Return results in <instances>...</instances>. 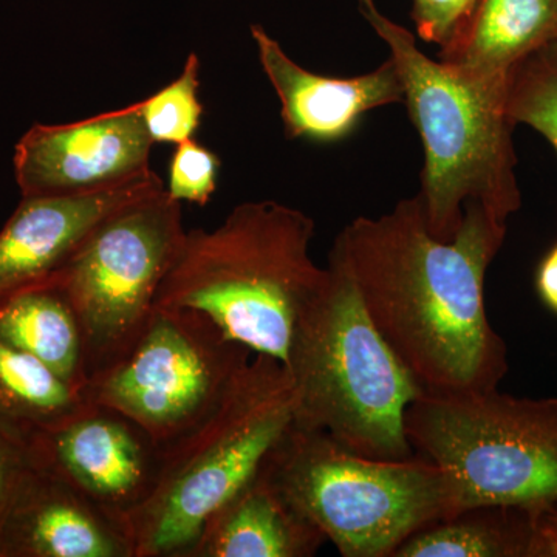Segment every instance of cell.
I'll use <instances>...</instances> for the list:
<instances>
[{"mask_svg": "<svg viewBox=\"0 0 557 557\" xmlns=\"http://www.w3.org/2000/svg\"><path fill=\"white\" fill-rule=\"evenodd\" d=\"M507 236L479 205L453 240L432 236L417 196L379 218H357L330 259L354 281L376 330L428 394L496 391L508 348L487 318L485 278Z\"/></svg>", "mask_w": 557, "mask_h": 557, "instance_id": "cell-1", "label": "cell"}, {"mask_svg": "<svg viewBox=\"0 0 557 557\" xmlns=\"http://www.w3.org/2000/svg\"><path fill=\"white\" fill-rule=\"evenodd\" d=\"M314 230L299 209L245 201L218 228L186 231L156 306L197 311L226 338L285 364L300 314L327 277L311 259Z\"/></svg>", "mask_w": 557, "mask_h": 557, "instance_id": "cell-2", "label": "cell"}, {"mask_svg": "<svg viewBox=\"0 0 557 557\" xmlns=\"http://www.w3.org/2000/svg\"><path fill=\"white\" fill-rule=\"evenodd\" d=\"M359 3L391 51L405 87L403 104L420 135L424 163L417 197L432 236L453 240L469 205L507 223L522 205L508 81L460 78L418 49L412 33L384 16L373 0Z\"/></svg>", "mask_w": 557, "mask_h": 557, "instance_id": "cell-3", "label": "cell"}, {"mask_svg": "<svg viewBox=\"0 0 557 557\" xmlns=\"http://www.w3.org/2000/svg\"><path fill=\"white\" fill-rule=\"evenodd\" d=\"M284 366L295 394V426L325 432L358 456H416L405 421L423 388L381 336L336 260L329 258L327 277L300 314Z\"/></svg>", "mask_w": 557, "mask_h": 557, "instance_id": "cell-4", "label": "cell"}, {"mask_svg": "<svg viewBox=\"0 0 557 557\" xmlns=\"http://www.w3.org/2000/svg\"><path fill=\"white\" fill-rule=\"evenodd\" d=\"M293 403L284 362L252 355L219 405L160 449L156 485L123 523L132 557H189L211 516L287 434Z\"/></svg>", "mask_w": 557, "mask_h": 557, "instance_id": "cell-5", "label": "cell"}, {"mask_svg": "<svg viewBox=\"0 0 557 557\" xmlns=\"http://www.w3.org/2000/svg\"><path fill=\"white\" fill-rule=\"evenodd\" d=\"M344 557H392L417 531L456 515L445 471L421 456H358L292 424L262 467Z\"/></svg>", "mask_w": 557, "mask_h": 557, "instance_id": "cell-6", "label": "cell"}, {"mask_svg": "<svg viewBox=\"0 0 557 557\" xmlns=\"http://www.w3.org/2000/svg\"><path fill=\"white\" fill-rule=\"evenodd\" d=\"M405 424L413 453L445 471L457 512L557 504V398L423 392Z\"/></svg>", "mask_w": 557, "mask_h": 557, "instance_id": "cell-7", "label": "cell"}, {"mask_svg": "<svg viewBox=\"0 0 557 557\" xmlns=\"http://www.w3.org/2000/svg\"><path fill=\"white\" fill-rule=\"evenodd\" d=\"M185 233L182 203L164 188L106 219L58 274L78 321L89 381L145 332Z\"/></svg>", "mask_w": 557, "mask_h": 557, "instance_id": "cell-8", "label": "cell"}, {"mask_svg": "<svg viewBox=\"0 0 557 557\" xmlns=\"http://www.w3.org/2000/svg\"><path fill=\"white\" fill-rule=\"evenodd\" d=\"M252 355L203 314L156 306L135 346L84 397L129 418L163 449L219 405Z\"/></svg>", "mask_w": 557, "mask_h": 557, "instance_id": "cell-9", "label": "cell"}, {"mask_svg": "<svg viewBox=\"0 0 557 557\" xmlns=\"http://www.w3.org/2000/svg\"><path fill=\"white\" fill-rule=\"evenodd\" d=\"M156 143L138 102L69 124H35L14 148L22 197L100 193L150 171Z\"/></svg>", "mask_w": 557, "mask_h": 557, "instance_id": "cell-10", "label": "cell"}, {"mask_svg": "<svg viewBox=\"0 0 557 557\" xmlns=\"http://www.w3.org/2000/svg\"><path fill=\"white\" fill-rule=\"evenodd\" d=\"M30 458L121 527L148 498L160 469V448L145 431L115 410L91 403L40 438Z\"/></svg>", "mask_w": 557, "mask_h": 557, "instance_id": "cell-11", "label": "cell"}, {"mask_svg": "<svg viewBox=\"0 0 557 557\" xmlns=\"http://www.w3.org/2000/svg\"><path fill=\"white\" fill-rule=\"evenodd\" d=\"M164 188L149 171L100 193L22 197L0 231V300L57 277L106 219Z\"/></svg>", "mask_w": 557, "mask_h": 557, "instance_id": "cell-12", "label": "cell"}, {"mask_svg": "<svg viewBox=\"0 0 557 557\" xmlns=\"http://www.w3.org/2000/svg\"><path fill=\"white\" fill-rule=\"evenodd\" d=\"M251 38L263 73L281 101L289 139L341 141L372 110L405 102V87L391 57L364 75L332 78L296 64L262 25H252Z\"/></svg>", "mask_w": 557, "mask_h": 557, "instance_id": "cell-13", "label": "cell"}, {"mask_svg": "<svg viewBox=\"0 0 557 557\" xmlns=\"http://www.w3.org/2000/svg\"><path fill=\"white\" fill-rule=\"evenodd\" d=\"M0 557H132V548L116 520L33 465L0 523Z\"/></svg>", "mask_w": 557, "mask_h": 557, "instance_id": "cell-14", "label": "cell"}, {"mask_svg": "<svg viewBox=\"0 0 557 557\" xmlns=\"http://www.w3.org/2000/svg\"><path fill=\"white\" fill-rule=\"evenodd\" d=\"M325 542L260 468L211 516L189 557H311Z\"/></svg>", "mask_w": 557, "mask_h": 557, "instance_id": "cell-15", "label": "cell"}, {"mask_svg": "<svg viewBox=\"0 0 557 557\" xmlns=\"http://www.w3.org/2000/svg\"><path fill=\"white\" fill-rule=\"evenodd\" d=\"M557 40V0H478L440 62L460 78L507 83L531 53Z\"/></svg>", "mask_w": 557, "mask_h": 557, "instance_id": "cell-16", "label": "cell"}, {"mask_svg": "<svg viewBox=\"0 0 557 557\" xmlns=\"http://www.w3.org/2000/svg\"><path fill=\"white\" fill-rule=\"evenodd\" d=\"M0 339L39 359L84 394L89 379L83 336L57 277L0 300Z\"/></svg>", "mask_w": 557, "mask_h": 557, "instance_id": "cell-17", "label": "cell"}, {"mask_svg": "<svg viewBox=\"0 0 557 557\" xmlns=\"http://www.w3.org/2000/svg\"><path fill=\"white\" fill-rule=\"evenodd\" d=\"M89 405L39 359L0 339V435L28 450Z\"/></svg>", "mask_w": 557, "mask_h": 557, "instance_id": "cell-18", "label": "cell"}, {"mask_svg": "<svg viewBox=\"0 0 557 557\" xmlns=\"http://www.w3.org/2000/svg\"><path fill=\"white\" fill-rule=\"evenodd\" d=\"M536 522L534 509L468 508L417 531L392 557H536Z\"/></svg>", "mask_w": 557, "mask_h": 557, "instance_id": "cell-19", "label": "cell"}, {"mask_svg": "<svg viewBox=\"0 0 557 557\" xmlns=\"http://www.w3.org/2000/svg\"><path fill=\"white\" fill-rule=\"evenodd\" d=\"M507 109L515 126L525 124L536 131L557 153V40L511 70Z\"/></svg>", "mask_w": 557, "mask_h": 557, "instance_id": "cell-20", "label": "cell"}, {"mask_svg": "<svg viewBox=\"0 0 557 557\" xmlns=\"http://www.w3.org/2000/svg\"><path fill=\"white\" fill-rule=\"evenodd\" d=\"M199 91L200 58L190 53L177 79L138 102L153 143L177 146L196 137L205 112Z\"/></svg>", "mask_w": 557, "mask_h": 557, "instance_id": "cell-21", "label": "cell"}, {"mask_svg": "<svg viewBox=\"0 0 557 557\" xmlns=\"http://www.w3.org/2000/svg\"><path fill=\"white\" fill-rule=\"evenodd\" d=\"M222 161L218 153L190 138L175 148L168 174L166 193L178 203L205 207L218 190Z\"/></svg>", "mask_w": 557, "mask_h": 557, "instance_id": "cell-22", "label": "cell"}, {"mask_svg": "<svg viewBox=\"0 0 557 557\" xmlns=\"http://www.w3.org/2000/svg\"><path fill=\"white\" fill-rule=\"evenodd\" d=\"M475 5L478 0H413L417 35L442 49L463 27Z\"/></svg>", "mask_w": 557, "mask_h": 557, "instance_id": "cell-23", "label": "cell"}, {"mask_svg": "<svg viewBox=\"0 0 557 557\" xmlns=\"http://www.w3.org/2000/svg\"><path fill=\"white\" fill-rule=\"evenodd\" d=\"M32 467L28 450L0 435V523Z\"/></svg>", "mask_w": 557, "mask_h": 557, "instance_id": "cell-24", "label": "cell"}, {"mask_svg": "<svg viewBox=\"0 0 557 557\" xmlns=\"http://www.w3.org/2000/svg\"><path fill=\"white\" fill-rule=\"evenodd\" d=\"M536 289L542 302L557 314V242L539 265Z\"/></svg>", "mask_w": 557, "mask_h": 557, "instance_id": "cell-25", "label": "cell"}, {"mask_svg": "<svg viewBox=\"0 0 557 557\" xmlns=\"http://www.w3.org/2000/svg\"><path fill=\"white\" fill-rule=\"evenodd\" d=\"M536 557H557V504L537 511Z\"/></svg>", "mask_w": 557, "mask_h": 557, "instance_id": "cell-26", "label": "cell"}]
</instances>
